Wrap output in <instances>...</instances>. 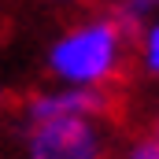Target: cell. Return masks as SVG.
Returning <instances> with one entry per match:
<instances>
[{
  "label": "cell",
  "mask_w": 159,
  "mask_h": 159,
  "mask_svg": "<svg viewBox=\"0 0 159 159\" xmlns=\"http://www.w3.org/2000/svg\"><path fill=\"white\" fill-rule=\"evenodd\" d=\"M152 137L159 141V111H156V119H152Z\"/></svg>",
  "instance_id": "cell-8"
},
{
  "label": "cell",
  "mask_w": 159,
  "mask_h": 159,
  "mask_svg": "<svg viewBox=\"0 0 159 159\" xmlns=\"http://www.w3.org/2000/svg\"><path fill=\"white\" fill-rule=\"evenodd\" d=\"M48 4H78V0H48Z\"/></svg>",
  "instance_id": "cell-9"
},
{
  "label": "cell",
  "mask_w": 159,
  "mask_h": 159,
  "mask_svg": "<svg viewBox=\"0 0 159 159\" xmlns=\"http://www.w3.org/2000/svg\"><path fill=\"white\" fill-rule=\"evenodd\" d=\"M122 159H159V141L152 137V133H144V137H133V141L126 144Z\"/></svg>",
  "instance_id": "cell-6"
},
{
  "label": "cell",
  "mask_w": 159,
  "mask_h": 159,
  "mask_svg": "<svg viewBox=\"0 0 159 159\" xmlns=\"http://www.w3.org/2000/svg\"><path fill=\"white\" fill-rule=\"evenodd\" d=\"M19 159H111V137L96 119L19 126Z\"/></svg>",
  "instance_id": "cell-2"
},
{
  "label": "cell",
  "mask_w": 159,
  "mask_h": 159,
  "mask_svg": "<svg viewBox=\"0 0 159 159\" xmlns=\"http://www.w3.org/2000/svg\"><path fill=\"white\" fill-rule=\"evenodd\" d=\"M133 48H137V67H141V74L159 81V15H152V19L141 26V34L133 37Z\"/></svg>",
  "instance_id": "cell-4"
},
{
  "label": "cell",
  "mask_w": 159,
  "mask_h": 159,
  "mask_svg": "<svg viewBox=\"0 0 159 159\" xmlns=\"http://www.w3.org/2000/svg\"><path fill=\"white\" fill-rule=\"evenodd\" d=\"M115 100L107 89H78V85H44L22 96L19 104V126L34 122H56V119H96L104 122L111 115Z\"/></svg>",
  "instance_id": "cell-3"
},
{
  "label": "cell",
  "mask_w": 159,
  "mask_h": 159,
  "mask_svg": "<svg viewBox=\"0 0 159 159\" xmlns=\"http://www.w3.org/2000/svg\"><path fill=\"white\" fill-rule=\"evenodd\" d=\"M4 100H7V96H4V85H0V107H4Z\"/></svg>",
  "instance_id": "cell-10"
},
{
  "label": "cell",
  "mask_w": 159,
  "mask_h": 159,
  "mask_svg": "<svg viewBox=\"0 0 159 159\" xmlns=\"http://www.w3.org/2000/svg\"><path fill=\"white\" fill-rule=\"evenodd\" d=\"M133 41L119 30L107 11L74 19L44 44V74L56 85L111 89L119 81Z\"/></svg>",
  "instance_id": "cell-1"
},
{
  "label": "cell",
  "mask_w": 159,
  "mask_h": 159,
  "mask_svg": "<svg viewBox=\"0 0 159 159\" xmlns=\"http://www.w3.org/2000/svg\"><path fill=\"white\" fill-rule=\"evenodd\" d=\"M107 15L119 22V30H122V34H126L129 41L137 37V34H141V26L152 19V11H148L141 0H115V4L107 7Z\"/></svg>",
  "instance_id": "cell-5"
},
{
  "label": "cell",
  "mask_w": 159,
  "mask_h": 159,
  "mask_svg": "<svg viewBox=\"0 0 159 159\" xmlns=\"http://www.w3.org/2000/svg\"><path fill=\"white\" fill-rule=\"evenodd\" d=\"M141 4H144V7H148L152 15H159V0H141Z\"/></svg>",
  "instance_id": "cell-7"
}]
</instances>
